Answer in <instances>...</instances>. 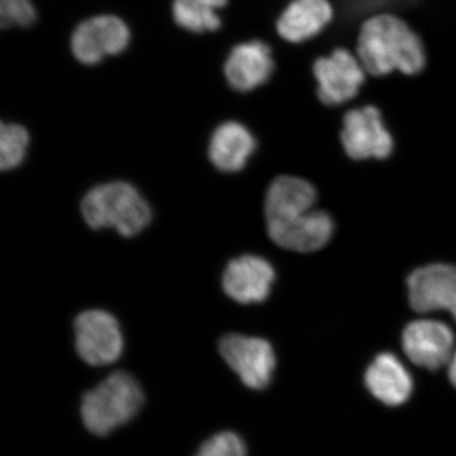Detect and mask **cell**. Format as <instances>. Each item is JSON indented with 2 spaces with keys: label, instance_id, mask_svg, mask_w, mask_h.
Instances as JSON below:
<instances>
[{
  "label": "cell",
  "instance_id": "obj_12",
  "mask_svg": "<svg viewBox=\"0 0 456 456\" xmlns=\"http://www.w3.org/2000/svg\"><path fill=\"white\" fill-rule=\"evenodd\" d=\"M275 272L269 261L255 255H244L231 261L224 274V289L241 305L261 303L268 298Z\"/></svg>",
  "mask_w": 456,
  "mask_h": 456
},
{
  "label": "cell",
  "instance_id": "obj_9",
  "mask_svg": "<svg viewBox=\"0 0 456 456\" xmlns=\"http://www.w3.org/2000/svg\"><path fill=\"white\" fill-rule=\"evenodd\" d=\"M411 307L419 314L448 311L456 321V266L432 264L408 278Z\"/></svg>",
  "mask_w": 456,
  "mask_h": 456
},
{
  "label": "cell",
  "instance_id": "obj_4",
  "mask_svg": "<svg viewBox=\"0 0 456 456\" xmlns=\"http://www.w3.org/2000/svg\"><path fill=\"white\" fill-rule=\"evenodd\" d=\"M364 66L359 57L346 49H336L318 57L314 64L317 94L327 106H340L358 95L365 82Z\"/></svg>",
  "mask_w": 456,
  "mask_h": 456
},
{
  "label": "cell",
  "instance_id": "obj_8",
  "mask_svg": "<svg viewBox=\"0 0 456 456\" xmlns=\"http://www.w3.org/2000/svg\"><path fill=\"white\" fill-rule=\"evenodd\" d=\"M130 42L128 27L118 17L99 16L80 23L71 38L75 57L86 65L121 53Z\"/></svg>",
  "mask_w": 456,
  "mask_h": 456
},
{
  "label": "cell",
  "instance_id": "obj_15",
  "mask_svg": "<svg viewBox=\"0 0 456 456\" xmlns=\"http://www.w3.org/2000/svg\"><path fill=\"white\" fill-rule=\"evenodd\" d=\"M365 386L387 406L406 403L413 391V380L393 354L383 353L374 359L365 373Z\"/></svg>",
  "mask_w": 456,
  "mask_h": 456
},
{
  "label": "cell",
  "instance_id": "obj_1",
  "mask_svg": "<svg viewBox=\"0 0 456 456\" xmlns=\"http://www.w3.org/2000/svg\"><path fill=\"white\" fill-rule=\"evenodd\" d=\"M356 56L374 77L395 71L416 75L424 70L428 60L421 37L403 20L389 13L374 14L362 23Z\"/></svg>",
  "mask_w": 456,
  "mask_h": 456
},
{
  "label": "cell",
  "instance_id": "obj_13",
  "mask_svg": "<svg viewBox=\"0 0 456 456\" xmlns=\"http://www.w3.org/2000/svg\"><path fill=\"white\" fill-rule=\"evenodd\" d=\"M274 71L272 49L263 41H250L231 51L224 75L239 92H251L265 84Z\"/></svg>",
  "mask_w": 456,
  "mask_h": 456
},
{
  "label": "cell",
  "instance_id": "obj_5",
  "mask_svg": "<svg viewBox=\"0 0 456 456\" xmlns=\"http://www.w3.org/2000/svg\"><path fill=\"white\" fill-rule=\"evenodd\" d=\"M74 329L77 354L86 364L104 367L117 362L121 356V329L116 318L108 312H83L75 320Z\"/></svg>",
  "mask_w": 456,
  "mask_h": 456
},
{
  "label": "cell",
  "instance_id": "obj_14",
  "mask_svg": "<svg viewBox=\"0 0 456 456\" xmlns=\"http://www.w3.org/2000/svg\"><path fill=\"white\" fill-rule=\"evenodd\" d=\"M334 20V7L330 0H292L277 22V31L290 44L316 37Z\"/></svg>",
  "mask_w": 456,
  "mask_h": 456
},
{
  "label": "cell",
  "instance_id": "obj_20",
  "mask_svg": "<svg viewBox=\"0 0 456 456\" xmlns=\"http://www.w3.org/2000/svg\"><path fill=\"white\" fill-rule=\"evenodd\" d=\"M196 456H246V446L239 435L220 432L207 440Z\"/></svg>",
  "mask_w": 456,
  "mask_h": 456
},
{
  "label": "cell",
  "instance_id": "obj_2",
  "mask_svg": "<svg viewBox=\"0 0 456 456\" xmlns=\"http://www.w3.org/2000/svg\"><path fill=\"white\" fill-rule=\"evenodd\" d=\"M142 404L143 392L136 378L126 371H116L86 393L80 412L89 432L107 436L130 422Z\"/></svg>",
  "mask_w": 456,
  "mask_h": 456
},
{
  "label": "cell",
  "instance_id": "obj_10",
  "mask_svg": "<svg viewBox=\"0 0 456 456\" xmlns=\"http://www.w3.org/2000/svg\"><path fill=\"white\" fill-rule=\"evenodd\" d=\"M402 345L413 364L437 370L449 364L454 354V334L439 321H413L404 329Z\"/></svg>",
  "mask_w": 456,
  "mask_h": 456
},
{
  "label": "cell",
  "instance_id": "obj_3",
  "mask_svg": "<svg viewBox=\"0 0 456 456\" xmlns=\"http://www.w3.org/2000/svg\"><path fill=\"white\" fill-rule=\"evenodd\" d=\"M84 220L94 230L114 228L122 236L140 233L151 221V209L139 191L125 182L99 185L84 197Z\"/></svg>",
  "mask_w": 456,
  "mask_h": 456
},
{
  "label": "cell",
  "instance_id": "obj_7",
  "mask_svg": "<svg viewBox=\"0 0 456 456\" xmlns=\"http://www.w3.org/2000/svg\"><path fill=\"white\" fill-rule=\"evenodd\" d=\"M342 145L351 159H386L392 154L393 139L382 114L373 106L350 110L344 117Z\"/></svg>",
  "mask_w": 456,
  "mask_h": 456
},
{
  "label": "cell",
  "instance_id": "obj_23",
  "mask_svg": "<svg viewBox=\"0 0 456 456\" xmlns=\"http://www.w3.org/2000/svg\"><path fill=\"white\" fill-rule=\"evenodd\" d=\"M449 377L452 380V386L456 388V350L452 354V359L449 362Z\"/></svg>",
  "mask_w": 456,
  "mask_h": 456
},
{
  "label": "cell",
  "instance_id": "obj_17",
  "mask_svg": "<svg viewBox=\"0 0 456 456\" xmlns=\"http://www.w3.org/2000/svg\"><path fill=\"white\" fill-rule=\"evenodd\" d=\"M255 146L254 136L245 126L226 122L213 134L209 143V159L218 170L235 173L244 169Z\"/></svg>",
  "mask_w": 456,
  "mask_h": 456
},
{
  "label": "cell",
  "instance_id": "obj_19",
  "mask_svg": "<svg viewBox=\"0 0 456 456\" xmlns=\"http://www.w3.org/2000/svg\"><path fill=\"white\" fill-rule=\"evenodd\" d=\"M28 132L18 125L2 123L0 130V167L3 170L14 169L25 159L28 147Z\"/></svg>",
  "mask_w": 456,
  "mask_h": 456
},
{
  "label": "cell",
  "instance_id": "obj_11",
  "mask_svg": "<svg viewBox=\"0 0 456 456\" xmlns=\"http://www.w3.org/2000/svg\"><path fill=\"white\" fill-rule=\"evenodd\" d=\"M270 239L281 248L298 253L320 250L334 233V221L322 211H312L285 218L269 221Z\"/></svg>",
  "mask_w": 456,
  "mask_h": 456
},
{
  "label": "cell",
  "instance_id": "obj_22",
  "mask_svg": "<svg viewBox=\"0 0 456 456\" xmlns=\"http://www.w3.org/2000/svg\"><path fill=\"white\" fill-rule=\"evenodd\" d=\"M415 0H341L344 9H346L351 16H362V14L373 13L379 9L395 7V5H406Z\"/></svg>",
  "mask_w": 456,
  "mask_h": 456
},
{
  "label": "cell",
  "instance_id": "obj_18",
  "mask_svg": "<svg viewBox=\"0 0 456 456\" xmlns=\"http://www.w3.org/2000/svg\"><path fill=\"white\" fill-rule=\"evenodd\" d=\"M226 4L227 0H175L173 4L174 20L187 31H216L221 26L217 12Z\"/></svg>",
  "mask_w": 456,
  "mask_h": 456
},
{
  "label": "cell",
  "instance_id": "obj_16",
  "mask_svg": "<svg viewBox=\"0 0 456 456\" xmlns=\"http://www.w3.org/2000/svg\"><path fill=\"white\" fill-rule=\"evenodd\" d=\"M316 191L307 180L289 175L279 176L266 193V222L285 220L310 212L316 203Z\"/></svg>",
  "mask_w": 456,
  "mask_h": 456
},
{
  "label": "cell",
  "instance_id": "obj_6",
  "mask_svg": "<svg viewBox=\"0 0 456 456\" xmlns=\"http://www.w3.org/2000/svg\"><path fill=\"white\" fill-rule=\"evenodd\" d=\"M220 353L248 388L263 391L272 382L275 354L272 345L264 338L227 335L220 341Z\"/></svg>",
  "mask_w": 456,
  "mask_h": 456
},
{
  "label": "cell",
  "instance_id": "obj_21",
  "mask_svg": "<svg viewBox=\"0 0 456 456\" xmlns=\"http://www.w3.org/2000/svg\"><path fill=\"white\" fill-rule=\"evenodd\" d=\"M36 20V9L31 0H0V23L7 27L32 25Z\"/></svg>",
  "mask_w": 456,
  "mask_h": 456
}]
</instances>
